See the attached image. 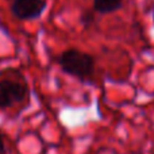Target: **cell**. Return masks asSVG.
<instances>
[{"mask_svg": "<svg viewBox=\"0 0 154 154\" xmlns=\"http://www.w3.org/2000/svg\"><path fill=\"white\" fill-rule=\"evenodd\" d=\"M58 64L62 72L76 77L80 81L92 79L95 72V58L93 56L79 49H68L58 57Z\"/></svg>", "mask_w": 154, "mask_h": 154, "instance_id": "obj_1", "label": "cell"}, {"mask_svg": "<svg viewBox=\"0 0 154 154\" xmlns=\"http://www.w3.org/2000/svg\"><path fill=\"white\" fill-rule=\"evenodd\" d=\"M29 96V88L24 82L14 80L0 81V108H10L14 104L26 100Z\"/></svg>", "mask_w": 154, "mask_h": 154, "instance_id": "obj_2", "label": "cell"}, {"mask_svg": "<svg viewBox=\"0 0 154 154\" xmlns=\"http://www.w3.org/2000/svg\"><path fill=\"white\" fill-rule=\"evenodd\" d=\"M46 5V0H14L11 12L20 20H32L42 15Z\"/></svg>", "mask_w": 154, "mask_h": 154, "instance_id": "obj_3", "label": "cell"}, {"mask_svg": "<svg viewBox=\"0 0 154 154\" xmlns=\"http://www.w3.org/2000/svg\"><path fill=\"white\" fill-rule=\"evenodd\" d=\"M122 0H93V11L99 14H111L122 7Z\"/></svg>", "mask_w": 154, "mask_h": 154, "instance_id": "obj_4", "label": "cell"}, {"mask_svg": "<svg viewBox=\"0 0 154 154\" xmlns=\"http://www.w3.org/2000/svg\"><path fill=\"white\" fill-rule=\"evenodd\" d=\"M93 12H95V11H85V12H82L81 18H80V22H81L85 27L92 24L93 20H95V14Z\"/></svg>", "mask_w": 154, "mask_h": 154, "instance_id": "obj_5", "label": "cell"}, {"mask_svg": "<svg viewBox=\"0 0 154 154\" xmlns=\"http://www.w3.org/2000/svg\"><path fill=\"white\" fill-rule=\"evenodd\" d=\"M0 154H5V146H4V141H3L2 135H0Z\"/></svg>", "mask_w": 154, "mask_h": 154, "instance_id": "obj_6", "label": "cell"}, {"mask_svg": "<svg viewBox=\"0 0 154 154\" xmlns=\"http://www.w3.org/2000/svg\"><path fill=\"white\" fill-rule=\"evenodd\" d=\"M153 20H154V12H153Z\"/></svg>", "mask_w": 154, "mask_h": 154, "instance_id": "obj_7", "label": "cell"}]
</instances>
